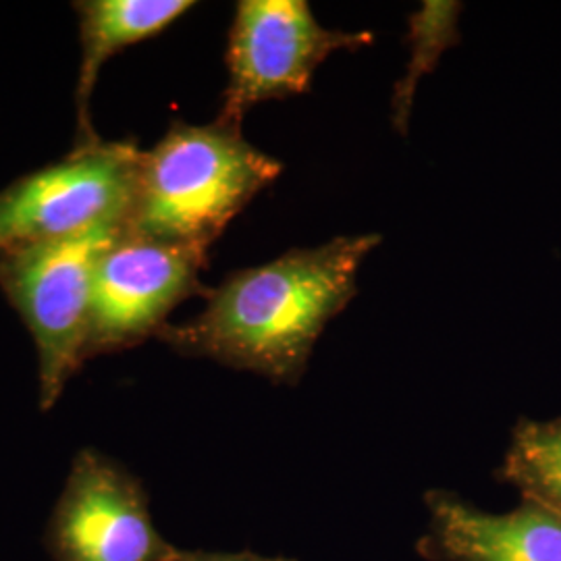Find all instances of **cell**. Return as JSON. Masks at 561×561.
Instances as JSON below:
<instances>
[{"mask_svg": "<svg viewBox=\"0 0 561 561\" xmlns=\"http://www.w3.org/2000/svg\"><path fill=\"white\" fill-rule=\"evenodd\" d=\"M428 526L416 551L426 561H561V518L522 500L505 514L482 512L451 491L424 495Z\"/></svg>", "mask_w": 561, "mask_h": 561, "instance_id": "obj_8", "label": "cell"}, {"mask_svg": "<svg viewBox=\"0 0 561 561\" xmlns=\"http://www.w3.org/2000/svg\"><path fill=\"white\" fill-rule=\"evenodd\" d=\"M80 18L81 60L76 88L78 141L101 140L92 127L90 99L102 65L127 46L148 41L187 13L192 0H81L73 2Z\"/></svg>", "mask_w": 561, "mask_h": 561, "instance_id": "obj_9", "label": "cell"}, {"mask_svg": "<svg viewBox=\"0 0 561 561\" xmlns=\"http://www.w3.org/2000/svg\"><path fill=\"white\" fill-rule=\"evenodd\" d=\"M460 7V2L428 0V2H422V9L410 18L408 41L412 46V57L408 62L405 76L396 85V94H393V123L400 131H405L414 92L422 76L431 73L437 67L443 50L451 48L456 42L460 41V34H458Z\"/></svg>", "mask_w": 561, "mask_h": 561, "instance_id": "obj_11", "label": "cell"}, {"mask_svg": "<svg viewBox=\"0 0 561 561\" xmlns=\"http://www.w3.org/2000/svg\"><path fill=\"white\" fill-rule=\"evenodd\" d=\"M368 44L370 32L327 30L306 0H241L229 30V81L217 121L241 127L256 104L304 94L331 53Z\"/></svg>", "mask_w": 561, "mask_h": 561, "instance_id": "obj_5", "label": "cell"}, {"mask_svg": "<svg viewBox=\"0 0 561 561\" xmlns=\"http://www.w3.org/2000/svg\"><path fill=\"white\" fill-rule=\"evenodd\" d=\"M208 252L148 240L123 229L102 256L83 358L92 360L157 337L181 301L204 291Z\"/></svg>", "mask_w": 561, "mask_h": 561, "instance_id": "obj_7", "label": "cell"}, {"mask_svg": "<svg viewBox=\"0 0 561 561\" xmlns=\"http://www.w3.org/2000/svg\"><path fill=\"white\" fill-rule=\"evenodd\" d=\"M169 561H296L291 558H268V556H259L254 551H204V549H181L175 547L173 556Z\"/></svg>", "mask_w": 561, "mask_h": 561, "instance_id": "obj_12", "label": "cell"}, {"mask_svg": "<svg viewBox=\"0 0 561 561\" xmlns=\"http://www.w3.org/2000/svg\"><path fill=\"white\" fill-rule=\"evenodd\" d=\"M123 229V222L102 225L0 259V289L36 345L44 412L85 362L96 271Z\"/></svg>", "mask_w": 561, "mask_h": 561, "instance_id": "obj_3", "label": "cell"}, {"mask_svg": "<svg viewBox=\"0 0 561 561\" xmlns=\"http://www.w3.org/2000/svg\"><path fill=\"white\" fill-rule=\"evenodd\" d=\"M140 161L136 141L96 140L0 190V259L102 225H125Z\"/></svg>", "mask_w": 561, "mask_h": 561, "instance_id": "obj_4", "label": "cell"}, {"mask_svg": "<svg viewBox=\"0 0 561 561\" xmlns=\"http://www.w3.org/2000/svg\"><path fill=\"white\" fill-rule=\"evenodd\" d=\"M497 479L561 518V416L516 422Z\"/></svg>", "mask_w": 561, "mask_h": 561, "instance_id": "obj_10", "label": "cell"}, {"mask_svg": "<svg viewBox=\"0 0 561 561\" xmlns=\"http://www.w3.org/2000/svg\"><path fill=\"white\" fill-rule=\"evenodd\" d=\"M280 169L238 125L178 121L152 150L141 152L125 231L208 252Z\"/></svg>", "mask_w": 561, "mask_h": 561, "instance_id": "obj_2", "label": "cell"}, {"mask_svg": "<svg viewBox=\"0 0 561 561\" xmlns=\"http://www.w3.org/2000/svg\"><path fill=\"white\" fill-rule=\"evenodd\" d=\"M379 241V236L335 238L238 271L206 296L201 314L167 322L157 340L187 358L296 385L327 322L356 296L362 262Z\"/></svg>", "mask_w": 561, "mask_h": 561, "instance_id": "obj_1", "label": "cell"}, {"mask_svg": "<svg viewBox=\"0 0 561 561\" xmlns=\"http://www.w3.org/2000/svg\"><path fill=\"white\" fill-rule=\"evenodd\" d=\"M175 547L125 466L94 447L76 454L46 528L53 561H169Z\"/></svg>", "mask_w": 561, "mask_h": 561, "instance_id": "obj_6", "label": "cell"}]
</instances>
